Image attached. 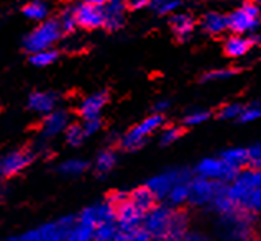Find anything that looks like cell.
<instances>
[{"label":"cell","mask_w":261,"mask_h":241,"mask_svg":"<svg viewBox=\"0 0 261 241\" xmlns=\"http://www.w3.org/2000/svg\"><path fill=\"white\" fill-rule=\"evenodd\" d=\"M143 228L154 241H166L186 235L192 230V215L188 207L176 208L166 202H158L145 213Z\"/></svg>","instance_id":"1"},{"label":"cell","mask_w":261,"mask_h":241,"mask_svg":"<svg viewBox=\"0 0 261 241\" xmlns=\"http://www.w3.org/2000/svg\"><path fill=\"white\" fill-rule=\"evenodd\" d=\"M227 195L233 205L250 215L261 213V168L248 166L227 184Z\"/></svg>","instance_id":"2"},{"label":"cell","mask_w":261,"mask_h":241,"mask_svg":"<svg viewBox=\"0 0 261 241\" xmlns=\"http://www.w3.org/2000/svg\"><path fill=\"white\" fill-rule=\"evenodd\" d=\"M76 222V217H61L58 220L43 223L18 236H12L5 241H63L64 236Z\"/></svg>","instance_id":"3"},{"label":"cell","mask_w":261,"mask_h":241,"mask_svg":"<svg viewBox=\"0 0 261 241\" xmlns=\"http://www.w3.org/2000/svg\"><path fill=\"white\" fill-rule=\"evenodd\" d=\"M163 125H165V117L161 114H153L148 118H145L143 122L133 126L132 130L126 131L120 138L118 145H120L123 151H137V149L145 146V143L153 133L161 130Z\"/></svg>","instance_id":"4"},{"label":"cell","mask_w":261,"mask_h":241,"mask_svg":"<svg viewBox=\"0 0 261 241\" xmlns=\"http://www.w3.org/2000/svg\"><path fill=\"white\" fill-rule=\"evenodd\" d=\"M225 184L208 180L204 177L192 176L191 179V197H189V207L192 208H202L208 210L212 205L215 197L223 191Z\"/></svg>","instance_id":"5"},{"label":"cell","mask_w":261,"mask_h":241,"mask_svg":"<svg viewBox=\"0 0 261 241\" xmlns=\"http://www.w3.org/2000/svg\"><path fill=\"white\" fill-rule=\"evenodd\" d=\"M192 171L186 168H176V169H168L163 171L160 174H156L146 180V187L150 189L158 202H165L166 195L173 189V185L181 182V180H191L192 179Z\"/></svg>","instance_id":"6"},{"label":"cell","mask_w":261,"mask_h":241,"mask_svg":"<svg viewBox=\"0 0 261 241\" xmlns=\"http://www.w3.org/2000/svg\"><path fill=\"white\" fill-rule=\"evenodd\" d=\"M192 174L208 180H215V182L228 184L238 174V171L233 169L227 161H223L220 156H217V157H204V159H200L196 164V168L192 169Z\"/></svg>","instance_id":"7"},{"label":"cell","mask_w":261,"mask_h":241,"mask_svg":"<svg viewBox=\"0 0 261 241\" xmlns=\"http://www.w3.org/2000/svg\"><path fill=\"white\" fill-rule=\"evenodd\" d=\"M61 26L55 20H43V23L35 28L25 38V48L30 52H38L44 49H51V46L61 36Z\"/></svg>","instance_id":"8"},{"label":"cell","mask_w":261,"mask_h":241,"mask_svg":"<svg viewBox=\"0 0 261 241\" xmlns=\"http://www.w3.org/2000/svg\"><path fill=\"white\" fill-rule=\"evenodd\" d=\"M259 20H261L259 7L248 2L228 15V28L235 35H245L253 32L259 25Z\"/></svg>","instance_id":"9"},{"label":"cell","mask_w":261,"mask_h":241,"mask_svg":"<svg viewBox=\"0 0 261 241\" xmlns=\"http://www.w3.org/2000/svg\"><path fill=\"white\" fill-rule=\"evenodd\" d=\"M76 220L97 230L102 225L115 222V207L106 199L103 202L94 203V205H89L84 210H81L76 215Z\"/></svg>","instance_id":"10"},{"label":"cell","mask_w":261,"mask_h":241,"mask_svg":"<svg viewBox=\"0 0 261 241\" xmlns=\"http://www.w3.org/2000/svg\"><path fill=\"white\" fill-rule=\"evenodd\" d=\"M32 161L33 153L28 151V149H17V151L2 156L0 157V182L20 174L21 171L28 168Z\"/></svg>","instance_id":"11"},{"label":"cell","mask_w":261,"mask_h":241,"mask_svg":"<svg viewBox=\"0 0 261 241\" xmlns=\"http://www.w3.org/2000/svg\"><path fill=\"white\" fill-rule=\"evenodd\" d=\"M145 212L140 210L128 197L115 205V223L123 231H132L143 225Z\"/></svg>","instance_id":"12"},{"label":"cell","mask_w":261,"mask_h":241,"mask_svg":"<svg viewBox=\"0 0 261 241\" xmlns=\"http://www.w3.org/2000/svg\"><path fill=\"white\" fill-rule=\"evenodd\" d=\"M74 15H76L77 25L89 28V30L103 26V20H106V15H103L102 7L86 4V2L74 7Z\"/></svg>","instance_id":"13"},{"label":"cell","mask_w":261,"mask_h":241,"mask_svg":"<svg viewBox=\"0 0 261 241\" xmlns=\"http://www.w3.org/2000/svg\"><path fill=\"white\" fill-rule=\"evenodd\" d=\"M68 126H69V115L64 110L55 109L44 117L41 125V135L43 138H53L59 133H64Z\"/></svg>","instance_id":"14"},{"label":"cell","mask_w":261,"mask_h":241,"mask_svg":"<svg viewBox=\"0 0 261 241\" xmlns=\"http://www.w3.org/2000/svg\"><path fill=\"white\" fill-rule=\"evenodd\" d=\"M109 102V95L106 92H95L92 95L86 97L79 105V114L84 120L89 118H100L103 107Z\"/></svg>","instance_id":"15"},{"label":"cell","mask_w":261,"mask_h":241,"mask_svg":"<svg viewBox=\"0 0 261 241\" xmlns=\"http://www.w3.org/2000/svg\"><path fill=\"white\" fill-rule=\"evenodd\" d=\"M106 20L103 26L107 30H118L123 25V12L126 9V0H107L106 5L102 7Z\"/></svg>","instance_id":"16"},{"label":"cell","mask_w":261,"mask_h":241,"mask_svg":"<svg viewBox=\"0 0 261 241\" xmlns=\"http://www.w3.org/2000/svg\"><path fill=\"white\" fill-rule=\"evenodd\" d=\"M58 95L55 92H33L28 97V107L36 114L48 115L56 109Z\"/></svg>","instance_id":"17"},{"label":"cell","mask_w":261,"mask_h":241,"mask_svg":"<svg viewBox=\"0 0 261 241\" xmlns=\"http://www.w3.org/2000/svg\"><path fill=\"white\" fill-rule=\"evenodd\" d=\"M189 197H191V180H181L173 185V189L166 195L165 202L171 207L182 208L189 207Z\"/></svg>","instance_id":"18"},{"label":"cell","mask_w":261,"mask_h":241,"mask_svg":"<svg viewBox=\"0 0 261 241\" xmlns=\"http://www.w3.org/2000/svg\"><path fill=\"white\" fill-rule=\"evenodd\" d=\"M220 157L223 161H227L233 169L242 171L250 166V149L242 146L227 148L220 153Z\"/></svg>","instance_id":"19"},{"label":"cell","mask_w":261,"mask_h":241,"mask_svg":"<svg viewBox=\"0 0 261 241\" xmlns=\"http://www.w3.org/2000/svg\"><path fill=\"white\" fill-rule=\"evenodd\" d=\"M169 25H171V30L174 32V35L177 36L181 41H186L192 35L194 28H196V23H194V20L191 15H186V13H176L171 17L169 20Z\"/></svg>","instance_id":"20"},{"label":"cell","mask_w":261,"mask_h":241,"mask_svg":"<svg viewBox=\"0 0 261 241\" xmlns=\"http://www.w3.org/2000/svg\"><path fill=\"white\" fill-rule=\"evenodd\" d=\"M128 199L135 203V205L140 208V210H143V212L146 213L148 210L153 208L156 203H158V199L154 197V194L148 189V187L143 184V185H140L137 187V189H133L128 192Z\"/></svg>","instance_id":"21"},{"label":"cell","mask_w":261,"mask_h":241,"mask_svg":"<svg viewBox=\"0 0 261 241\" xmlns=\"http://www.w3.org/2000/svg\"><path fill=\"white\" fill-rule=\"evenodd\" d=\"M94 241H128V233L123 231L115 222H110L95 230Z\"/></svg>","instance_id":"22"},{"label":"cell","mask_w":261,"mask_h":241,"mask_svg":"<svg viewBox=\"0 0 261 241\" xmlns=\"http://www.w3.org/2000/svg\"><path fill=\"white\" fill-rule=\"evenodd\" d=\"M251 48V41L247 36L233 35L225 41V52L230 58H242L245 56Z\"/></svg>","instance_id":"23"},{"label":"cell","mask_w":261,"mask_h":241,"mask_svg":"<svg viewBox=\"0 0 261 241\" xmlns=\"http://www.w3.org/2000/svg\"><path fill=\"white\" fill-rule=\"evenodd\" d=\"M227 28H228V17H225V15H222V13L211 12L202 18V30L205 33L219 35Z\"/></svg>","instance_id":"24"},{"label":"cell","mask_w":261,"mask_h":241,"mask_svg":"<svg viewBox=\"0 0 261 241\" xmlns=\"http://www.w3.org/2000/svg\"><path fill=\"white\" fill-rule=\"evenodd\" d=\"M115 166H117V154L115 151H112V149H102V151L97 154L95 163H94L95 172L99 176L110 174Z\"/></svg>","instance_id":"25"},{"label":"cell","mask_w":261,"mask_h":241,"mask_svg":"<svg viewBox=\"0 0 261 241\" xmlns=\"http://www.w3.org/2000/svg\"><path fill=\"white\" fill-rule=\"evenodd\" d=\"M87 169H89V163L84 159H79V157H71V159H66L58 166V172L66 177L83 176Z\"/></svg>","instance_id":"26"},{"label":"cell","mask_w":261,"mask_h":241,"mask_svg":"<svg viewBox=\"0 0 261 241\" xmlns=\"http://www.w3.org/2000/svg\"><path fill=\"white\" fill-rule=\"evenodd\" d=\"M94 236H95L94 228L76 220L63 241H94Z\"/></svg>","instance_id":"27"},{"label":"cell","mask_w":261,"mask_h":241,"mask_svg":"<svg viewBox=\"0 0 261 241\" xmlns=\"http://www.w3.org/2000/svg\"><path fill=\"white\" fill-rule=\"evenodd\" d=\"M23 15L30 20H35V21H41L46 18L48 15V7L46 4L40 2V0H33L23 7Z\"/></svg>","instance_id":"28"},{"label":"cell","mask_w":261,"mask_h":241,"mask_svg":"<svg viewBox=\"0 0 261 241\" xmlns=\"http://www.w3.org/2000/svg\"><path fill=\"white\" fill-rule=\"evenodd\" d=\"M64 138L69 146H81L86 141V133L83 125H69L64 131Z\"/></svg>","instance_id":"29"},{"label":"cell","mask_w":261,"mask_h":241,"mask_svg":"<svg viewBox=\"0 0 261 241\" xmlns=\"http://www.w3.org/2000/svg\"><path fill=\"white\" fill-rule=\"evenodd\" d=\"M211 118V112L204 110V109H194L191 112L184 115V125L186 126H197V125H202L205 123L207 120Z\"/></svg>","instance_id":"30"},{"label":"cell","mask_w":261,"mask_h":241,"mask_svg":"<svg viewBox=\"0 0 261 241\" xmlns=\"http://www.w3.org/2000/svg\"><path fill=\"white\" fill-rule=\"evenodd\" d=\"M261 118V102H253L248 105H243L242 115L238 118L240 123H251Z\"/></svg>","instance_id":"31"},{"label":"cell","mask_w":261,"mask_h":241,"mask_svg":"<svg viewBox=\"0 0 261 241\" xmlns=\"http://www.w3.org/2000/svg\"><path fill=\"white\" fill-rule=\"evenodd\" d=\"M58 59V52L53 49H44V51H38V52H33L30 61H32L33 66H38V67H44V66H49L53 64Z\"/></svg>","instance_id":"32"},{"label":"cell","mask_w":261,"mask_h":241,"mask_svg":"<svg viewBox=\"0 0 261 241\" xmlns=\"http://www.w3.org/2000/svg\"><path fill=\"white\" fill-rule=\"evenodd\" d=\"M181 137H182V128L181 126H166L161 130L160 143L163 146H169V145H173V143L179 141Z\"/></svg>","instance_id":"33"},{"label":"cell","mask_w":261,"mask_h":241,"mask_svg":"<svg viewBox=\"0 0 261 241\" xmlns=\"http://www.w3.org/2000/svg\"><path fill=\"white\" fill-rule=\"evenodd\" d=\"M179 5H181L179 0H150V7L158 15L173 13Z\"/></svg>","instance_id":"34"},{"label":"cell","mask_w":261,"mask_h":241,"mask_svg":"<svg viewBox=\"0 0 261 241\" xmlns=\"http://www.w3.org/2000/svg\"><path fill=\"white\" fill-rule=\"evenodd\" d=\"M59 26H61V32L63 33H71L74 32V28L77 26V21H76V15H74V9H66L61 17H59Z\"/></svg>","instance_id":"35"},{"label":"cell","mask_w":261,"mask_h":241,"mask_svg":"<svg viewBox=\"0 0 261 241\" xmlns=\"http://www.w3.org/2000/svg\"><path fill=\"white\" fill-rule=\"evenodd\" d=\"M242 110H243V105L242 103H227L219 110V118L222 120H237L240 118L242 115Z\"/></svg>","instance_id":"36"},{"label":"cell","mask_w":261,"mask_h":241,"mask_svg":"<svg viewBox=\"0 0 261 241\" xmlns=\"http://www.w3.org/2000/svg\"><path fill=\"white\" fill-rule=\"evenodd\" d=\"M166 241H212L211 236H207L204 231H199V230H189L186 235L182 236H177V238H171Z\"/></svg>","instance_id":"37"},{"label":"cell","mask_w":261,"mask_h":241,"mask_svg":"<svg viewBox=\"0 0 261 241\" xmlns=\"http://www.w3.org/2000/svg\"><path fill=\"white\" fill-rule=\"evenodd\" d=\"M237 74L235 69H214V71H208L202 81H225L233 77Z\"/></svg>","instance_id":"38"},{"label":"cell","mask_w":261,"mask_h":241,"mask_svg":"<svg viewBox=\"0 0 261 241\" xmlns=\"http://www.w3.org/2000/svg\"><path fill=\"white\" fill-rule=\"evenodd\" d=\"M83 128H84L86 137L89 138V137H92V135H95L102 128V120L100 118H89V120H84Z\"/></svg>","instance_id":"39"},{"label":"cell","mask_w":261,"mask_h":241,"mask_svg":"<svg viewBox=\"0 0 261 241\" xmlns=\"http://www.w3.org/2000/svg\"><path fill=\"white\" fill-rule=\"evenodd\" d=\"M128 241H154V238L141 225V227L128 231Z\"/></svg>","instance_id":"40"},{"label":"cell","mask_w":261,"mask_h":241,"mask_svg":"<svg viewBox=\"0 0 261 241\" xmlns=\"http://www.w3.org/2000/svg\"><path fill=\"white\" fill-rule=\"evenodd\" d=\"M250 149V166L253 168H261V143L253 145Z\"/></svg>","instance_id":"41"},{"label":"cell","mask_w":261,"mask_h":241,"mask_svg":"<svg viewBox=\"0 0 261 241\" xmlns=\"http://www.w3.org/2000/svg\"><path fill=\"white\" fill-rule=\"evenodd\" d=\"M126 5H130L132 9H143L150 5V0H126Z\"/></svg>","instance_id":"42"},{"label":"cell","mask_w":261,"mask_h":241,"mask_svg":"<svg viewBox=\"0 0 261 241\" xmlns=\"http://www.w3.org/2000/svg\"><path fill=\"white\" fill-rule=\"evenodd\" d=\"M169 109V102L168 100H160L158 103L154 105V114H161L163 115V112H166Z\"/></svg>","instance_id":"43"},{"label":"cell","mask_w":261,"mask_h":241,"mask_svg":"<svg viewBox=\"0 0 261 241\" xmlns=\"http://www.w3.org/2000/svg\"><path fill=\"white\" fill-rule=\"evenodd\" d=\"M83 2H86V4H92V5H99V7H103V5H106L107 0H83Z\"/></svg>","instance_id":"44"},{"label":"cell","mask_w":261,"mask_h":241,"mask_svg":"<svg viewBox=\"0 0 261 241\" xmlns=\"http://www.w3.org/2000/svg\"><path fill=\"white\" fill-rule=\"evenodd\" d=\"M250 41H251V44L253 43H261V35H253V36H250Z\"/></svg>","instance_id":"45"},{"label":"cell","mask_w":261,"mask_h":241,"mask_svg":"<svg viewBox=\"0 0 261 241\" xmlns=\"http://www.w3.org/2000/svg\"><path fill=\"white\" fill-rule=\"evenodd\" d=\"M258 4H261V0H258Z\"/></svg>","instance_id":"46"}]
</instances>
